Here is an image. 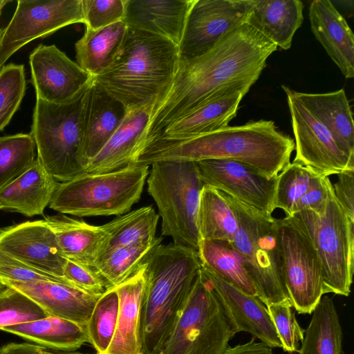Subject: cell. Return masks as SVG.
<instances>
[{
    "mask_svg": "<svg viewBox=\"0 0 354 354\" xmlns=\"http://www.w3.org/2000/svg\"><path fill=\"white\" fill-rule=\"evenodd\" d=\"M277 48L244 22L203 55L180 60L173 80L155 100L142 148L171 123L221 93L245 83L254 84Z\"/></svg>",
    "mask_w": 354,
    "mask_h": 354,
    "instance_id": "cell-1",
    "label": "cell"
},
{
    "mask_svg": "<svg viewBox=\"0 0 354 354\" xmlns=\"http://www.w3.org/2000/svg\"><path fill=\"white\" fill-rule=\"evenodd\" d=\"M64 277L72 286L91 295H102L107 286L93 268L67 259Z\"/></svg>",
    "mask_w": 354,
    "mask_h": 354,
    "instance_id": "cell-45",
    "label": "cell"
},
{
    "mask_svg": "<svg viewBox=\"0 0 354 354\" xmlns=\"http://www.w3.org/2000/svg\"><path fill=\"white\" fill-rule=\"evenodd\" d=\"M55 281L68 284L65 280L27 265L0 252V283Z\"/></svg>",
    "mask_w": 354,
    "mask_h": 354,
    "instance_id": "cell-44",
    "label": "cell"
},
{
    "mask_svg": "<svg viewBox=\"0 0 354 354\" xmlns=\"http://www.w3.org/2000/svg\"><path fill=\"white\" fill-rule=\"evenodd\" d=\"M10 1L8 0H0V15L1 14V11L3 8L6 6L8 3H10Z\"/></svg>",
    "mask_w": 354,
    "mask_h": 354,
    "instance_id": "cell-50",
    "label": "cell"
},
{
    "mask_svg": "<svg viewBox=\"0 0 354 354\" xmlns=\"http://www.w3.org/2000/svg\"><path fill=\"white\" fill-rule=\"evenodd\" d=\"M196 163L203 186L212 187L266 217H272L277 176L269 178L245 165L229 160Z\"/></svg>",
    "mask_w": 354,
    "mask_h": 354,
    "instance_id": "cell-15",
    "label": "cell"
},
{
    "mask_svg": "<svg viewBox=\"0 0 354 354\" xmlns=\"http://www.w3.org/2000/svg\"><path fill=\"white\" fill-rule=\"evenodd\" d=\"M239 227V220L225 195L209 186L201 189L197 215L200 241L232 242Z\"/></svg>",
    "mask_w": 354,
    "mask_h": 354,
    "instance_id": "cell-32",
    "label": "cell"
},
{
    "mask_svg": "<svg viewBox=\"0 0 354 354\" xmlns=\"http://www.w3.org/2000/svg\"><path fill=\"white\" fill-rule=\"evenodd\" d=\"M225 195L235 209L239 220V227L232 243L243 259L257 297L266 306L281 302L291 303L283 277L282 252L275 218L266 217Z\"/></svg>",
    "mask_w": 354,
    "mask_h": 354,
    "instance_id": "cell-8",
    "label": "cell"
},
{
    "mask_svg": "<svg viewBox=\"0 0 354 354\" xmlns=\"http://www.w3.org/2000/svg\"><path fill=\"white\" fill-rule=\"evenodd\" d=\"M162 236L117 248L101 257L93 269L103 279L107 290L124 283L148 261L161 245Z\"/></svg>",
    "mask_w": 354,
    "mask_h": 354,
    "instance_id": "cell-35",
    "label": "cell"
},
{
    "mask_svg": "<svg viewBox=\"0 0 354 354\" xmlns=\"http://www.w3.org/2000/svg\"><path fill=\"white\" fill-rule=\"evenodd\" d=\"M26 88L24 65L10 63L0 68V131L19 109Z\"/></svg>",
    "mask_w": 354,
    "mask_h": 354,
    "instance_id": "cell-40",
    "label": "cell"
},
{
    "mask_svg": "<svg viewBox=\"0 0 354 354\" xmlns=\"http://www.w3.org/2000/svg\"><path fill=\"white\" fill-rule=\"evenodd\" d=\"M236 333L246 332L271 348L281 344L266 306L201 266Z\"/></svg>",
    "mask_w": 354,
    "mask_h": 354,
    "instance_id": "cell-18",
    "label": "cell"
},
{
    "mask_svg": "<svg viewBox=\"0 0 354 354\" xmlns=\"http://www.w3.org/2000/svg\"><path fill=\"white\" fill-rule=\"evenodd\" d=\"M2 330L15 334L44 347L73 352L89 343L86 326L54 316L7 326Z\"/></svg>",
    "mask_w": 354,
    "mask_h": 354,
    "instance_id": "cell-30",
    "label": "cell"
},
{
    "mask_svg": "<svg viewBox=\"0 0 354 354\" xmlns=\"http://www.w3.org/2000/svg\"><path fill=\"white\" fill-rule=\"evenodd\" d=\"M2 284L24 293L37 303L48 315L86 326L101 295H91L69 284L55 281H7Z\"/></svg>",
    "mask_w": 354,
    "mask_h": 354,
    "instance_id": "cell-20",
    "label": "cell"
},
{
    "mask_svg": "<svg viewBox=\"0 0 354 354\" xmlns=\"http://www.w3.org/2000/svg\"><path fill=\"white\" fill-rule=\"evenodd\" d=\"M331 184L329 177L316 175L306 193L292 207L291 216L304 210L313 211L319 216L324 215Z\"/></svg>",
    "mask_w": 354,
    "mask_h": 354,
    "instance_id": "cell-46",
    "label": "cell"
},
{
    "mask_svg": "<svg viewBox=\"0 0 354 354\" xmlns=\"http://www.w3.org/2000/svg\"><path fill=\"white\" fill-rule=\"evenodd\" d=\"M295 94L326 127L339 149L354 158L353 113L344 89L323 93L295 91Z\"/></svg>",
    "mask_w": 354,
    "mask_h": 354,
    "instance_id": "cell-29",
    "label": "cell"
},
{
    "mask_svg": "<svg viewBox=\"0 0 354 354\" xmlns=\"http://www.w3.org/2000/svg\"><path fill=\"white\" fill-rule=\"evenodd\" d=\"M147 190L161 218V233L177 245L198 252L199 200L203 185L196 162L159 161L151 165Z\"/></svg>",
    "mask_w": 354,
    "mask_h": 354,
    "instance_id": "cell-7",
    "label": "cell"
},
{
    "mask_svg": "<svg viewBox=\"0 0 354 354\" xmlns=\"http://www.w3.org/2000/svg\"><path fill=\"white\" fill-rule=\"evenodd\" d=\"M317 174L299 163H290L277 176L274 209H281L286 216H291L292 207L306 193L312 179Z\"/></svg>",
    "mask_w": 354,
    "mask_h": 354,
    "instance_id": "cell-39",
    "label": "cell"
},
{
    "mask_svg": "<svg viewBox=\"0 0 354 354\" xmlns=\"http://www.w3.org/2000/svg\"><path fill=\"white\" fill-rule=\"evenodd\" d=\"M248 0H195L178 45L180 60L198 57L246 22Z\"/></svg>",
    "mask_w": 354,
    "mask_h": 354,
    "instance_id": "cell-14",
    "label": "cell"
},
{
    "mask_svg": "<svg viewBox=\"0 0 354 354\" xmlns=\"http://www.w3.org/2000/svg\"><path fill=\"white\" fill-rule=\"evenodd\" d=\"M337 175L338 180L333 184L335 196L349 218L354 221V169Z\"/></svg>",
    "mask_w": 354,
    "mask_h": 354,
    "instance_id": "cell-47",
    "label": "cell"
},
{
    "mask_svg": "<svg viewBox=\"0 0 354 354\" xmlns=\"http://www.w3.org/2000/svg\"><path fill=\"white\" fill-rule=\"evenodd\" d=\"M198 252L174 243L160 245L145 265L140 308L143 354H156L181 310L198 277Z\"/></svg>",
    "mask_w": 354,
    "mask_h": 354,
    "instance_id": "cell-4",
    "label": "cell"
},
{
    "mask_svg": "<svg viewBox=\"0 0 354 354\" xmlns=\"http://www.w3.org/2000/svg\"><path fill=\"white\" fill-rule=\"evenodd\" d=\"M0 354H65V353H54L42 346L30 343H9L0 346Z\"/></svg>",
    "mask_w": 354,
    "mask_h": 354,
    "instance_id": "cell-48",
    "label": "cell"
},
{
    "mask_svg": "<svg viewBox=\"0 0 354 354\" xmlns=\"http://www.w3.org/2000/svg\"><path fill=\"white\" fill-rule=\"evenodd\" d=\"M149 166L131 165L104 174H84L59 183L49 207L79 217L122 215L140 198Z\"/></svg>",
    "mask_w": 354,
    "mask_h": 354,
    "instance_id": "cell-6",
    "label": "cell"
},
{
    "mask_svg": "<svg viewBox=\"0 0 354 354\" xmlns=\"http://www.w3.org/2000/svg\"><path fill=\"white\" fill-rule=\"evenodd\" d=\"M249 23L277 47L288 50L303 20L299 0H248Z\"/></svg>",
    "mask_w": 354,
    "mask_h": 354,
    "instance_id": "cell-27",
    "label": "cell"
},
{
    "mask_svg": "<svg viewBox=\"0 0 354 354\" xmlns=\"http://www.w3.org/2000/svg\"><path fill=\"white\" fill-rule=\"evenodd\" d=\"M201 266L242 292L257 297L243 259L232 242L201 240L198 249Z\"/></svg>",
    "mask_w": 354,
    "mask_h": 354,
    "instance_id": "cell-33",
    "label": "cell"
},
{
    "mask_svg": "<svg viewBox=\"0 0 354 354\" xmlns=\"http://www.w3.org/2000/svg\"><path fill=\"white\" fill-rule=\"evenodd\" d=\"M292 216L302 224L319 256L324 294L348 296L354 270V221L338 203L333 184L324 215L304 210Z\"/></svg>",
    "mask_w": 354,
    "mask_h": 354,
    "instance_id": "cell-10",
    "label": "cell"
},
{
    "mask_svg": "<svg viewBox=\"0 0 354 354\" xmlns=\"http://www.w3.org/2000/svg\"><path fill=\"white\" fill-rule=\"evenodd\" d=\"M236 334L201 268L171 330L156 354H223Z\"/></svg>",
    "mask_w": 354,
    "mask_h": 354,
    "instance_id": "cell-9",
    "label": "cell"
},
{
    "mask_svg": "<svg viewBox=\"0 0 354 354\" xmlns=\"http://www.w3.org/2000/svg\"><path fill=\"white\" fill-rule=\"evenodd\" d=\"M304 330L299 354H342V330L333 299L322 297Z\"/></svg>",
    "mask_w": 354,
    "mask_h": 354,
    "instance_id": "cell-34",
    "label": "cell"
},
{
    "mask_svg": "<svg viewBox=\"0 0 354 354\" xmlns=\"http://www.w3.org/2000/svg\"><path fill=\"white\" fill-rule=\"evenodd\" d=\"M84 22L82 0H19L0 39V68L19 48L66 26Z\"/></svg>",
    "mask_w": 354,
    "mask_h": 354,
    "instance_id": "cell-12",
    "label": "cell"
},
{
    "mask_svg": "<svg viewBox=\"0 0 354 354\" xmlns=\"http://www.w3.org/2000/svg\"><path fill=\"white\" fill-rule=\"evenodd\" d=\"M91 82L62 103L36 99L30 133L37 159L57 182L86 174L88 161L84 151L82 109Z\"/></svg>",
    "mask_w": 354,
    "mask_h": 354,
    "instance_id": "cell-5",
    "label": "cell"
},
{
    "mask_svg": "<svg viewBox=\"0 0 354 354\" xmlns=\"http://www.w3.org/2000/svg\"><path fill=\"white\" fill-rule=\"evenodd\" d=\"M145 265L130 279L115 287L119 299L115 331L104 354H143L140 337V308Z\"/></svg>",
    "mask_w": 354,
    "mask_h": 354,
    "instance_id": "cell-25",
    "label": "cell"
},
{
    "mask_svg": "<svg viewBox=\"0 0 354 354\" xmlns=\"http://www.w3.org/2000/svg\"><path fill=\"white\" fill-rule=\"evenodd\" d=\"M47 316L37 303L20 291L6 285L0 289V330Z\"/></svg>",
    "mask_w": 354,
    "mask_h": 354,
    "instance_id": "cell-41",
    "label": "cell"
},
{
    "mask_svg": "<svg viewBox=\"0 0 354 354\" xmlns=\"http://www.w3.org/2000/svg\"><path fill=\"white\" fill-rule=\"evenodd\" d=\"M155 100L127 109L116 131L88 162L86 174H104L136 164L142 152L141 139L149 122Z\"/></svg>",
    "mask_w": 354,
    "mask_h": 354,
    "instance_id": "cell-19",
    "label": "cell"
},
{
    "mask_svg": "<svg viewBox=\"0 0 354 354\" xmlns=\"http://www.w3.org/2000/svg\"><path fill=\"white\" fill-rule=\"evenodd\" d=\"M67 259L93 268L107 240L102 225L95 226L64 214L46 216Z\"/></svg>",
    "mask_w": 354,
    "mask_h": 354,
    "instance_id": "cell-28",
    "label": "cell"
},
{
    "mask_svg": "<svg viewBox=\"0 0 354 354\" xmlns=\"http://www.w3.org/2000/svg\"><path fill=\"white\" fill-rule=\"evenodd\" d=\"M58 183L36 159L29 169L0 189V210L42 215Z\"/></svg>",
    "mask_w": 354,
    "mask_h": 354,
    "instance_id": "cell-26",
    "label": "cell"
},
{
    "mask_svg": "<svg viewBox=\"0 0 354 354\" xmlns=\"http://www.w3.org/2000/svg\"><path fill=\"white\" fill-rule=\"evenodd\" d=\"M127 0H82L85 28L97 30L123 21Z\"/></svg>",
    "mask_w": 354,
    "mask_h": 354,
    "instance_id": "cell-43",
    "label": "cell"
},
{
    "mask_svg": "<svg viewBox=\"0 0 354 354\" xmlns=\"http://www.w3.org/2000/svg\"><path fill=\"white\" fill-rule=\"evenodd\" d=\"M65 354H82V353L66 352V353H65Z\"/></svg>",
    "mask_w": 354,
    "mask_h": 354,
    "instance_id": "cell-52",
    "label": "cell"
},
{
    "mask_svg": "<svg viewBox=\"0 0 354 354\" xmlns=\"http://www.w3.org/2000/svg\"><path fill=\"white\" fill-rule=\"evenodd\" d=\"M3 286V284L0 283V289Z\"/></svg>",
    "mask_w": 354,
    "mask_h": 354,
    "instance_id": "cell-54",
    "label": "cell"
},
{
    "mask_svg": "<svg viewBox=\"0 0 354 354\" xmlns=\"http://www.w3.org/2000/svg\"><path fill=\"white\" fill-rule=\"evenodd\" d=\"M6 227H0V235L5 230Z\"/></svg>",
    "mask_w": 354,
    "mask_h": 354,
    "instance_id": "cell-51",
    "label": "cell"
},
{
    "mask_svg": "<svg viewBox=\"0 0 354 354\" xmlns=\"http://www.w3.org/2000/svg\"><path fill=\"white\" fill-rule=\"evenodd\" d=\"M127 30L123 21L97 30L85 28L75 44L77 64L91 77L101 74L116 58Z\"/></svg>",
    "mask_w": 354,
    "mask_h": 354,
    "instance_id": "cell-31",
    "label": "cell"
},
{
    "mask_svg": "<svg viewBox=\"0 0 354 354\" xmlns=\"http://www.w3.org/2000/svg\"><path fill=\"white\" fill-rule=\"evenodd\" d=\"M29 64L36 98L48 102L69 100L92 77L55 45L38 46L30 53Z\"/></svg>",
    "mask_w": 354,
    "mask_h": 354,
    "instance_id": "cell-17",
    "label": "cell"
},
{
    "mask_svg": "<svg viewBox=\"0 0 354 354\" xmlns=\"http://www.w3.org/2000/svg\"><path fill=\"white\" fill-rule=\"evenodd\" d=\"M119 299L114 288H109L97 301L86 329L89 343L96 351L95 354H104L108 349L115 333Z\"/></svg>",
    "mask_w": 354,
    "mask_h": 354,
    "instance_id": "cell-38",
    "label": "cell"
},
{
    "mask_svg": "<svg viewBox=\"0 0 354 354\" xmlns=\"http://www.w3.org/2000/svg\"><path fill=\"white\" fill-rule=\"evenodd\" d=\"M158 220V214L150 205L119 215L103 225L107 240L99 259L117 248L154 239Z\"/></svg>",
    "mask_w": 354,
    "mask_h": 354,
    "instance_id": "cell-36",
    "label": "cell"
},
{
    "mask_svg": "<svg viewBox=\"0 0 354 354\" xmlns=\"http://www.w3.org/2000/svg\"><path fill=\"white\" fill-rule=\"evenodd\" d=\"M252 85L245 83L221 93L171 123L155 139L187 140L228 126Z\"/></svg>",
    "mask_w": 354,
    "mask_h": 354,
    "instance_id": "cell-21",
    "label": "cell"
},
{
    "mask_svg": "<svg viewBox=\"0 0 354 354\" xmlns=\"http://www.w3.org/2000/svg\"><path fill=\"white\" fill-rule=\"evenodd\" d=\"M294 150L293 139L273 121L259 120L187 140L155 139L145 147L136 163L149 166L159 161L229 160L272 178L290 163Z\"/></svg>",
    "mask_w": 354,
    "mask_h": 354,
    "instance_id": "cell-2",
    "label": "cell"
},
{
    "mask_svg": "<svg viewBox=\"0 0 354 354\" xmlns=\"http://www.w3.org/2000/svg\"><path fill=\"white\" fill-rule=\"evenodd\" d=\"M311 30L346 78L354 77V35L329 0H314L308 11Z\"/></svg>",
    "mask_w": 354,
    "mask_h": 354,
    "instance_id": "cell-22",
    "label": "cell"
},
{
    "mask_svg": "<svg viewBox=\"0 0 354 354\" xmlns=\"http://www.w3.org/2000/svg\"><path fill=\"white\" fill-rule=\"evenodd\" d=\"M283 258L286 286L292 308L312 314L324 294L322 265L317 250L294 216L275 218Z\"/></svg>",
    "mask_w": 354,
    "mask_h": 354,
    "instance_id": "cell-11",
    "label": "cell"
},
{
    "mask_svg": "<svg viewBox=\"0 0 354 354\" xmlns=\"http://www.w3.org/2000/svg\"><path fill=\"white\" fill-rule=\"evenodd\" d=\"M195 0H127L128 27L166 38L178 46Z\"/></svg>",
    "mask_w": 354,
    "mask_h": 354,
    "instance_id": "cell-23",
    "label": "cell"
},
{
    "mask_svg": "<svg viewBox=\"0 0 354 354\" xmlns=\"http://www.w3.org/2000/svg\"><path fill=\"white\" fill-rule=\"evenodd\" d=\"M290 113L296 154L293 162L329 176L354 169V158L339 147L326 127L300 101L295 90L282 85Z\"/></svg>",
    "mask_w": 354,
    "mask_h": 354,
    "instance_id": "cell-13",
    "label": "cell"
},
{
    "mask_svg": "<svg viewBox=\"0 0 354 354\" xmlns=\"http://www.w3.org/2000/svg\"><path fill=\"white\" fill-rule=\"evenodd\" d=\"M36 149L30 132L0 137V189L30 169Z\"/></svg>",
    "mask_w": 354,
    "mask_h": 354,
    "instance_id": "cell-37",
    "label": "cell"
},
{
    "mask_svg": "<svg viewBox=\"0 0 354 354\" xmlns=\"http://www.w3.org/2000/svg\"><path fill=\"white\" fill-rule=\"evenodd\" d=\"M180 61L178 46L169 39L128 27L111 65L94 82L127 109L144 106L170 84Z\"/></svg>",
    "mask_w": 354,
    "mask_h": 354,
    "instance_id": "cell-3",
    "label": "cell"
},
{
    "mask_svg": "<svg viewBox=\"0 0 354 354\" xmlns=\"http://www.w3.org/2000/svg\"><path fill=\"white\" fill-rule=\"evenodd\" d=\"M3 30V28H0V39H1V37L2 36Z\"/></svg>",
    "mask_w": 354,
    "mask_h": 354,
    "instance_id": "cell-53",
    "label": "cell"
},
{
    "mask_svg": "<svg viewBox=\"0 0 354 354\" xmlns=\"http://www.w3.org/2000/svg\"><path fill=\"white\" fill-rule=\"evenodd\" d=\"M255 339L253 337L246 343L228 346L223 354H274L272 348Z\"/></svg>",
    "mask_w": 354,
    "mask_h": 354,
    "instance_id": "cell-49",
    "label": "cell"
},
{
    "mask_svg": "<svg viewBox=\"0 0 354 354\" xmlns=\"http://www.w3.org/2000/svg\"><path fill=\"white\" fill-rule=\"evenodd\" d=\"M127 112L126 106L92 77L82 109L84 151L88 162L116 131Z\"/></svg>",
    "mask_w": 354,
    "mask_h": 354,
    "instance_id": "cell-24",
    "label": "cell"
},
{
    "mask_svg": "<svg viewBox=\"0 0 354 354\" xmlns=\"http://www.w3.org/2000/svg\"><path fill=\"white\" fill-rule=\"evenodd\" d=\"M0 252L66 281L64 269L67 259L44 219L6 227L0 235Z\"/></svg>",
    "mask_w": 354,
    "mask_h": 354,
    "instance_id": "cell-16",
    "label": "cell"
},
{
    "mask_svg": "<svg viewBox=\"0 0 354 354\" xmlns=\"http://www.w3.org/2000/svg\"><path fill=\"white\" fill-rule=\"evenodd\" d=\"M281 344L286 352H297L304 336V329L297 322L292 305L281 302L266 306Z\"/></svg>",
    "mask_w": 354,
    "mask_h": 354,
    "instance_id": "cell-42",
    "label": "cell"
}]
</instances>
